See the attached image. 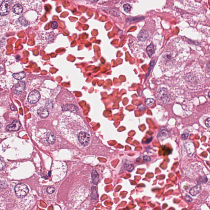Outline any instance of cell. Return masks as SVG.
Masks as SVG:
<instances>
[{"instance_id": "8fae6325", "label": "cell", "mask_w": 210, "mask_h": 210, "mask_svg": "<svg viewBox=\"0 0 210 210\" xmlns=\"http://www.w3.org/2000/svg\"><path fill=\"white\" fill-rule=\"evenodd\" d=\"M38 113L41 117L44 118H47L49 115V111L44 107H41L38 109Z\"/></svg>"}, {"instance_id": "8992f818", "label": "cell", "mask_w": 210, "mask_h": 210, "mask_svg": "<svg viewBox=\"0 0 210 210\" xmlns=\"http://www.w3.org/2000/svg\"><path fill=\"white\" fill-rule=\"evenodd\" d=\"M40 98L39 93L37 91H33L29 94L28 99V102L30 104H34L38 102Z\"/></svg>"}, {"instance_id": "83f0119b", "label": "cell", "mask_w": 210, "mask_h": 210, "mask_svg": "<svg viewBox=\"0 0 210 210\" xmlns=\"http://www.w3.org/2000/svg\"><path fill=\"white\" fill-rule=\"evenodd\" d=\"M199 179V180L197 181L198 183L199 184V183H206L205 181H206H206H207L208 179H206V178L205 179H204L203 178L201 177H200Z\"/></svg>"}, {"instance_id": "30bf717a", "label": "cell", "mask_w": 210, "mask_h": 210, "mask_svg": "<svg viewBox=\"0 0 210 210\" xmlns=\"http://www.w3.org/2000/svg\"><path fill=\"white\" fill-rule=\"evenodd\" d=\"M201 189V186L200 184H198L190 189L189 193L192 196H195L200 193Z\"/></svg>"}, {"instance_id": "ac0fdd59", "label": "cell", "mask_w": 210, "mask_h": 210, "mask_svg": "<svg viewBox=\"0 0 210 210\" xmlns=\"http://www.w3.org/2000/svg\"><path fill=\"white\" fill-rule=\"evenodd\" d=\"M146 50L149 56L151 58L152 56L154 54V52H155L154 46L152 44H150V45H149V46H148L146 48Z\"/></svg>"}, {"instance_id": "5b68a950", "label": "cell", "mask_w": 210, "mask_h": 210, "mask_svg": "<svg viewBox=\"0 0 210 210\" xmlns=\"http://www.w3.org/2000/svg\"><path fill=\"white\" fill-rule=\"evenodd\" d=\"M78 139L82 144L87 146L90 141V136L88 133L82 131L79 133L78 135Z\"/></svg>"}, {"instance_id": "484cf974", "label": "cell", "mask_w": 210, "mask_h": 210, "mask_svg": "<svg viewBox=\"0 0 210 210\" xmlns=\"http://www.w3.org/2000/svg\"><path fill=\"white\" fill-rule=\"evenodd\" d=\"M58 24L56 21H54L52 22L51 24V27L52 29H56L58 28Z\"/></svg>"}, {"instance_id": "9c48e42d", "label": "cell", "mask_w": 210, "mask_h": 210, "mask_svg": "<svg viewBox=\"0 0 210 210\" xmlns=\"http://www.w3.org/2000/svg\"><path fill=\"white\" fill-rule=\"evenodd\" d=\"M170 133L168 130L165 129H163L159 131L158 135L157 138L159 140H164L169 136Z\"/></svg>"}, {"instance_id": "d590c367", "label": "cell", "mask_w": 210, "mask_h": 210, "mask_svg": "<svg viewBox=\"0 0 210 210\" xmlns=\"http://www.w3.org/2000/svg\"><path fill=\"white\" fill-rule=\"evenodd\" d=\"M91 2H96L97 1H98V0H89Z\"/></svg>"}, {"instance_id": "2e32d148", "label": "cell", "mask_w": 210, "mask_h": 210, "mask_svg": "<svg viewBox=\"0 0 210 210\" xmlns=\"http://www.w3.org/2000/svg\"><path fill=\"white\" fill-rule=\"evenodd\" d=\"M91 176L93 183L94 184H97L99 180L98 174L95 170H93L92 172Z\"/></svg>"}, {"instance_id": "d4e9b609", "label": "cell", "mask_w": 210, "mask_h": 210, "mask_svg": "<svg viewBox=\"0 0 210 210\" xmlns=\"http://www.w3.org/2000/svg\"><path fill=\"white\" fill-rule=\"evenodd\" d=\"M8 185L4 181H0V188H7Z\"/></svg>"}, {"instance_id": "d6a6232c", "label": "cell", "mask_w": 210, "mask_h": 210, "mask_svg": "<svg viewBox=\"0 0 210 210\" xmlns=\"http://www.w3.org/2000/svg\"><path fill=\"white\" fill-rule=\"evenodd\" d=\"M138 109H140V110H144V109L145 108V106H144V105H142V104H141V105H140L138 107Z\"/></svg>"}, {"instance_id": "7402d4cb", "label": "cell", "mask_w": 210, "mask_h": 210, "mask_svg": "<svg viewBox=\"0 0 210 210\" xmlns=\"http://www.w3.org/2000/svg\"><path fill=\"white\" fill-rule=\"evenodd\" d=\"M123 8H124V10L126 13H129L131 9V7L130 6V5L128 4H125L123 6Z\"/></svg>"}, {"instance_id": "44dd1931", "label": "cell", "mask_w": 210, "mask_h": 210, "mask_svg": "<svg viewBox=\"0 0 210 210\" xmlns=\"http://www.w3.org/2000/svg\"><path fill=\"white\" fill-rule=\"evenodd\" d=\"M142 158L143 160V163H147L149 162L151 160V158L150 156H147V155H144L142 157Z\"/></svg>"}, {"instance_id": "e0dca14e", "label": "cell", "mask_w": 210, "mask_h": 210, "mask_svg": "<svg viewBox=\"0 0 210 210\" xmlns=\"http://www.w3.org/2000/svg\"><path fill=\"white\" fill-rule=\"evenodd\" d=\"M26 76V74L24 72H21L15 73L13 74V76L14 78L18 80H21V79H24Z\"/></svg>"}, {"instance_id": "8d00e7d4", "label": "cell", "mask_w": 210, "mask_h": 210, "mask_svg": "<svg viewBox=\"0 0 210 210\" xmlns=\"http://www.w3.org/2000/svg\"><path fill=\"white\" fill-rule=\"evenodd\" d=\"M208 95H209V97H210V96H209V95H210V92H209V94H208Z\"/></svg>"}, {"instance_id": "3957f363", "label": "cell", "mask_w": 210, "mask_h": 210, "mask_svg": "<svg viewBox=\"0 0 210 210\" xmlns=\"http://www.w3.org/2000/svg\"><path fill=\"white\" fill-rule=\"evenodd\" d=\"M158 98L165 104L167 103L170 100V96L168 90L165 88H160L157 93Z\"/></svg>"}, {"instance_id": "cb8c5ba5", "label": "cell", "mask_w": 210, "mask_h": 210, "mask_svg": "<svg viewBox=\"0 0 210 210\" xmlns=\"http://www.w3.org/2000/svg\"><path fill=\"white\" fill-rule=\"evenodd\" d=\"M5 163L4 160L0 158V170H3L5 167Z\"/></svg>"}, {"instance_id": "4fadbf2b", "label": "cell", "mask_w": 210, "mask_h": 210, "mask_svg": "<svg viewBox=\"0 0 210 210\" xmlns=\"http://www.w3.org/2000/svg\"><path fill=\"white\" fill-rule=\"evenodd\" d=\"M46 140L49 144H54L55 140V135L52 132H49L46 135Z\"/></svg>"}, {"instance_id": "5bb4252c", "label": "cell", "mask_w": 210, "mask_h": 210, "mask_svg": "<svg viewBox=\"0 0 210 210\" xmlns=\"http://www.w3.org/2000/svg\"><path fill=\"white\" fill-rule=\"evenodd\" d=\"M148 34L147 32L144 30H141L138 35V38L140 41H144L147 39Z\"/></svg>"}, {"instance_id": "1f68e13d", "label": "cell", "mask_w": 210, "mask_h": 210, "mask_svg": "<svg viewBox=\"0 0 210 210\" xmlns=\"http://www.w3.org/2000/svg\"><path fill=\"white\" fill-rule=\"evenodd\" d=\"M10 109H11L13 111H16V108L15 105L13 104H12L10 105Z\"/></svg>"}, {"instance_id": "ffe728a7", "label": "cell", "mask_w": 210, "mask_h": 210, "mask_svg": "<svg viewBox=\"0 0 210 210\" xmlns=\"http://www.w3.org/2000/svg\"><path fill=\"white\" fill-rule=\"evenodd\" d=\"M92 197L93 198V199H96L97 198V192H96V188L95 187H92Z\"/></svg>"}, {"instance_id": "4316f807", "label": "cell", "mask_w": 210, "mask_h": 210, "mask_svg": "<svg viewBox=\"0 0 210 210\" xmlns=\"http://www.w3.org/2000/svg\"><path fill=\"white\" fill-rule=\"evenodd\" d=\"M134 165H133V164H130L129 165H128V166L126 168V170H127L128 171L131 172V171H132V170L134 169Z\"/></svg>"}, {"instance_id": "277c9868", "label": "cell", "mask_w": 210, "mask_h": 210, "mask_svg": "<svg viewBox=\"0 0 210 210\" xmlns=\"http://www.w3.org/2000/svg\"><path fill=\"white\" fill-rule=\"evenodd\" d=\"M13 0H4L0 5V15L5 16L9 14L10 12V6Z\"/></svg>"}, {"instance_id": "52a82bcc", "label": "cell", "mask_w": 210, "mask_h": 210, "mask_svg": "<svg viewBox=\"0 0 210 210\" xmlns=\"http://www.w3.org/2000/svg\"><path fill=\"white\" fill-rule=\"evenodd\" d=\"M21 126V124L20 123L19 121L15 120L13 121L11 124L7 126L6 129L8 131H17L20 129Z\"/></svg>"}, {"instance_id": "7c38bea8", "label": "cell", "mask_w": 210, "mask_h": 210, "mask_svg": "<svg viewBox=\"0 0 210 210\" xmlns=\"http://www.w3.org/2000/svg\"><path fill=\"white\" fill-rule=\"evenodd\" d=\"M185 146H186L187 151L189 156L190 157L193 156L195 152V147L194 144L193 143L192 144L191 146L190 147L191 148H190V143H187L186 144H185Z\"/></svg>"}, {"instance_id": "836d02e7", "label": "cell", "mask_w": 210, "mask_h": 210, "mask_svg": "<svg viewBox=\"0 0 210 210\" xmlns=\"http://www.w3.org/2000/svg\"><path fill=\"white\" fill-rule=\"evenodd\" d=\"M152 137L150 138H149V139H148L147 140H146V141L144 143H145V144H149V143L151 142V141L152 140Z\"/></svg>"}, {"instance_id": "f1b7e54d", "label": "cell", "mask_w": 210, "mask_h": 210, "mask_svg": "<svg viewBox=\"0 0 210 210\" xmlns=\"http://www.w3.org/2000/svg\"><path fill=\"white\" fill-rule=\"evenodd\" d=\"M210 118H208L205 121V124L208 128H210Z\"/></svg>"}, {"instance_id": "e575fe53", "label": "cell", "mask_w": 210, "mask_h": 210, "mask_svg": "<svg viewBox=\"0 0 210 210\" xmlns=\"http://www.w3.org/2000/svg\"><path fill=\"white\" fill-rule=\"evenodd\" d=\"M206 69H207V71H208V73L209 74L210 73V65H209V62L208 64L207 65Z\"/></svg>"}, {"instance_id": "9a60e30c", "label": "cell", "mask_w": 210, "mask_h": 210, "mask_svg": "<svg viewBox=\"0 0 210 210\" xmlns=\"http://www.w3.org/2000/svg\"><path fill=\"white\" fill-rule=\"evenodd\" d=\"M63 110L65 111H69L71 112L76 111L77 108L76 106L72 104H66L63 107Z\"/></svg>"}, {"instance_id": "603a6c76", "label": "cell", "mask_w": 210, "mask_h": 210, "mask_svg": "<svg viewBox=\"0 0 210 210\" xmlns=\"http://www.w3.org/2000/svg\"><path fill=\"white\" fill-rule=\"evenodd\" d=\"M55 190V188L52 187H49L46 189L47 193L49 194H52Z\"/></svg>"}, {"instance_id": "4dcf8cb0", "label": "cell", "mask_w": 210, "mask_h": 210, "mask_svg": "<svg viewBox=\"0 0 210 210\" xmlns=\"http://www.w3.org/2000/svg\"><path fill=\"white\" fill-rule=\"evenodd\" d=\"M185 199L186 201H187L188 202H190L192 200L191 198L190 197V196L188 195H187L185 196Z\"/></svg>"}, {"instance_id": "d6986e66", "label": "cell", "mask_w": 210, "mask_h": 210, "mask_svg": "<svg viewBox=\"0 0 210 210\" xmlns=\"http://www.w3.org/2000/svg\"><path fill=\"white\" fill-rule=\"evenodd\" d=\"M154 103V99H151V98H148L146 99L145 101V104L148 106H151Z\"/></svg>"}, {"instance_id": "6da1fadb", "label": "cell", "mask_w": 210, "mask_h": 210, "mask_svg": "<svg viewBox=\"0 0 210 210\" xmlns=\"http://www.w3.org/2000/svg\"><path fill=\"white\" fill-rule=\"evenodd\" d=\"M42 8L40 0H13L10 8L12 13L10 16L13 20L16 18L14 23L16 26L26 27L37 21Z\"/></svg>"}, {"instance_id": "7a4b0ae2", "label": "cell", "mask_w": 210, "mask_h": 210, "mask_svg": "<svg viewBox=\"0 0 210 210\" xmlns=\"http://www.w3.org/2000/svg\"><path fill=\"white\" fill-rule=\"evenodd\" d=\"M28 188L24 184H19L15 186V193L19 197H24L28 194Z\"/></svg>"}, {"instance_id": "ba28073f", "label": "cell", "mask_w": 210, "mask_h": 210, "mask_svg": "<svg viewBox=\"0 0 210 210\" xmlns=\"http://www.w3.org/2000/svg\"><path fill=\"white\" fill-rule=\"evenodd\" d=\"M25 87L26 84L24 82H19L14 87V93L16 94H21L24 92Z\"/></svg>"}, {"instance_id": "f546056e", "label": "cell", "mask_w": 210, "mask_h": 210, "mask_svg": "<svg viewBox=\"0 0 210 210\" xmlns=\"http://www.w3.org/2000/svg\"><path fill=\"white\" fill-rule=\"evenodd\" d=\"M188 133H184L182 134L181 137L183 139L186 140L188 138Z\"/></svg>"}]
</instances>
